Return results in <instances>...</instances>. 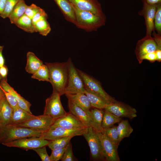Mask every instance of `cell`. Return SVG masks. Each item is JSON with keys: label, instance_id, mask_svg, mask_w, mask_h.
Returning a JSON list of instances; mask_svg holds the SVG:
<instances>
[{"label": "cell", "instance_id": "obj_1", "mask_svg": "<svg viewBox=\"0 0 161 161\" xmlns=\"http://www.w3.org/2000/svg\"><path fill=\"white\" fill-rule=\"evenodd\" d=\"M49 74V82L53 88V92L61 96L65 94L68 74V61L62 63H47Z\"/></svg>", "mask_w": 161, "mask_h": 161}, {"label": "cell", "instance_id": "obj_2", "mask_svg": "<svg viewBox=\"0 0 161 161\" xmlns=\"http://www.w3.org/2000/svg\"><path fill=\"white\" fill-rule=\"evenodd\" d=\"M72 4L75 15V25L78 28L86 31L91 32L96 31L105 24V16H101L90 11L81 10Z\"/></svg>", "mask_w": 161, "mask_h": 161}, {"label": "cell", "instance_id": "obj_3", "mask_svg": "<svg viewBox=\"0 0 161 161\" xmlns=\"http://www.w3.org/2000/svg\"><path fill=\"white\" fill-rule=\"evenodd\" d=\"M42 133L40 131L16 125L7 124L0 127V144L3 145L25 137H39Z\"/></svg>", "mask_w": 161, "mask_h": 161}, {"label": "cell", "instance_id": "obj_4", "mask_svg": "<svg viewBox=\"0 0 161 161\" xmlns=\"http://www.w3.org/2000/svg\"><path fill=\"white\" fill-rule=\"evenodd\" d=\"M67 61L68 74L67 83L65 89V94L84 93L85 87L77 69L75 66L70 58Z\"/></svg>", "mask_w": 161, "mask_h": 161}, {"label": "cell", "instance_id": "obj_5", "mask_svg": "<svg viewBox=\"0 0 161 161\" xmlns=\"http://www.w3.org/2000/svg\"><path fill=\"white\" fill-rule=\"evenodd\" d=\"M82 135L88 142L92 160H105L101 141L97 132L90 126L86 128Z\"/></svg>", "mask_w": 161, "mask_h": 161}, {"label": "cell", "instance_id": "obj_6", "mask_svg": "<svg viewBox=\"0 0 161 161\" xmlns=\"http://www.w3.org/2000/svg\"><path fill=\"white\" fill-rule=\"evenodd\" d=\"M60 97L58 93L52 92L46 100L44 114L49 116L55 120L67 114L62 105Z\"/></svg>", "mask_w": 161, "mask_h": 161}, {"label": "cell", "instance_id": "obj_7", "mask_svg": "<svg viewBox=\"0 0 161 161\" xmlns=\"http://www.w3.org/2000/svg\"><path fill=\"white\" fill-rule=\"evenodd\" d=\"M77 70L83 80L85 89L96 93L110 103L117 101L105 91L98 81L80 70L77 69Z\"/></svg>", "mask_w": 161, "mask_h": 161}, {"label": "cell", "instance_id": "obj_8", "mask_svg": "<svg viewBox=\"0 0 161 161\" xmlns=\"http://www.w3.org/2000/svg\"><path fill=\"white\" fill-rule=\"evenodd\" d=\"M86 128L70 130L61 126H51L47 131L42 132L40 137L49 141L68 136L73 137L75 136L82 135Z\"/></svg>", "mask_w": 161, "mask_h": 161}, {"label": "cell", "instance_id": "obj_9", "mask_svg": "<svg viewBox=\"0 0 161 161\" xmlns=\"http://www.w3.org/2000/svg\"><path fill=\"white\" fill-rule=\"evenodd\" d=\"M49 142V140L41 137H32L21 138L3 145L9 147H17L27 151L47 146Z\"/></svg>", "mask_w": 161, "mask_h": 161}, {"label": "cell", "instance_id": "obj_10", "mask_svg": "<svg viewBox=\"0 0 161 161\" xmlns=\"http://www.w3.org/2000/svg\"><path fill=\"white\" fill-rule=\"evenodd\" d=\"M55 120L49 116L43 114L39 116H35L23 123L16 125L43 132L50 128Z\"/></svg>", "mask_w": 161, "mask_h": 161}, {"label": "cell", "instance_id": "obj_11", "mask_svg": "<svg viewBox=\"0 0 161 161\" xmlns=\"http://www.w3.org/2000/svg\"><path fill=\"white\" fill-rule=\"evenodd\" d=\"M142 9L138 12L140 16H143L145 19L146 28L145 36H151L152 32L154 30V19L158 4H150L143 2Z\"/></svg>", "mask_w": 161, "mask_h": 161}, {"label": "cell", "instance_id": "obj_12", "mask_svg": "<svg viewBox=\"0 0 161 161\" xmlns=\"http://www.w3.org/2000/svg\"><path fill=\"white\" fill-rule=\"evenodd\" d=\"M104 109L120 117H125L131 119L137 116V111L135 108L118 101L107 105Z\"/></svg>", "mask_w": 161, "mask_h": 161}, {"label": "cell", "instance_id": "obj_13", "mask_svg": "<svg viewBox=\"0 0 161 161\" xmlns=\"http://www.w3.org/2000/svg\"><path fill=\"white\" fill-rule=\"evenodd\" d=\"M157 49V45L152 36H145L139 40L136 45L135 53L139 63H142V58L144 55L155 51Z\"/></svg>", "mask_w": 161, "mask_h": 161}, {"label": "cell", "instance_id": "obj_14", "mask_svg": "<svg viewBox=\"0 0 161 161\" xmlns=\"http://www.w3.org/2000/svg\"><path fill=\"white\" fill-rule=\"evenodd\" d=\"M102 145L105 160L107 161H120L117 148L118 146L112 143L103 133L97 132Z\"/></svg>", "mask_w": 161, "mask_h": 161}, {"label": "cell", "instance_id": "obj_15", "mask_svg": "<svg viewBox=\"0 0 161 161\" xmlns=\"http://www.w3.org/2000/svg\"><path fill=\"white\" fill-rule=\"evenodd\" d=\"M52 126H59L68 129H80L87 127L69 112L65 116L55 120Z\"/></svg>", "mask_w": 161, "mask_h": 161}, {"label": "cell", "instance_id": "obj_16", "mask_svg": "<svg viewBox=\"0 0 161 161\" xmlns=\"http://www.w3.org/2000/svg\"><path fill=\"white\" fill-rule=\"evenodd\" d=\"M78 9L90 11L101 16H105L98 0H68Z\"/></svg>", "mask_w": 161, "mask_h": 161}, {"label": "cell", "instance_id": "obj_17", "mask_svg": "<svg viewBox=\"0 0 161 161\" xmlns=\"http://www.w3.org/2000/svg\"><path fill=\"white\" fill-rule=\"evenodd\" d=\"M65 95L68 100L82 109L90 116V109L92 106L87 97L84 93L67 94Z\"/></svg>", "mask_w": 161, "mask_h": 161}, {"label": "cell", "instance_id": "obj_18", "mask_svg": "<svg viewBox=\"0 0 161 161\" xmlns=\"http://www.w3.org/2000/svg\"><path fill=\"white\" fill-rule=\"evenodd\" d=\"M0 84L1 87L4 91L9 92L12 94L17 100L18 106L22 109L32 113L30 110L31 104L18 93L14 89L7 83V80L2 79Z\"/></svg>", "mask_w": 161, "mask_h": 161}, {"label": "cell", "instance_id": "obj_19", "mask_svg": "<svg viewBox=\"0 0 161 161\" xmlns=\"http://www.w3.org/2000/svg\"><path fill=\"white\" fill-rule=\"evenodd\" d=\"M61 10L66 19L75 25L76 20L74 10L68 0H54Z\"/></svg>", "mask_w": 161, "mask_h": 161}, {"label": "cell", "instance_id": "obj_20", "mask_svg": "<svg viewBox=\"0 0 161 161\" xmlns=\"http://www.w3.org/2000/svg\"><path fill=\"white\" fill-rule=\"evenodd\" d=\"M35 115L19 106L13 109L11 118L8 124L17 125L23 123Z\"/></svg>", "mask_w": 161, "mask_h": 161}, {"label": "cell", "instance_id": "obj_21", "mask_svg": "<svg viewBox=\"0 0 161 161\" xmlns=\"http://www.w3.org/2000/svg\"><path fill=\"white\" fill-rule=\"evenodd\" d=\"M68 106L70 113L77 118L86 127L91 126L90 116L85 111L69 100Z\"/></svg>", "mask_w": 161, "mask_h": 161}, {"label": "cell", "instance_id": "obj_22", "mask_svg": "<svg viewBox=\"0 0 161 161\" xmlns=\"http://www.w3.org/2000/svg\"><path fill=\"white\" fill-rule=\"evenodd\" d=\"M13 109L7 102L5 96L1 100L0 111V127L8 124L12 117Z\"/></svg>", "mask_w": 161, "mask_h": 161}, {"label": "cell", "instance_id": "obj_23", "mask_svg": "<svg viewBox=\"0 0 161 161\" xmlns=\"http://www.w3.org/2000/svg\"><path fill=\"white\" fill-rule=\"evenodd\" d=\"M104 113L103 109L94 108L90 110V125L97 132H102V123Z\"/></svg>", "mask_w": 161, "mask_h": 161}, {"label": "cell", "instance_id": "obj_24", "mask_svg": "<svg viewBox=\"0 0 161 161\" xmlns=\"http://www.w3.org/2000/svg\"><path fill=\"white\" fill-rule=\"evenodd\" d=\"M27 63L25 70L29 74H33L43 64V61L32 52H28L27 55Z\"/></svg>", "mask_w": 161, "mask_h": 161}, {"label": "cell", "instance_id": "obj_25", "mask_svg": "<svg viewBox=\"0 0 161 161\" xmlns=\"http://www.w3.org/2000/svg\"><path fill=\"white\" fill-rule=\"evenodd\" d=\"M84 93L87 97L92 106L95 108L103 109L106 106L111 103L96 93L86 89Z\"/></svg>", "mask_w": 161, "mask_h": 161}, {"label": "cell", "instance_id": "obj_26", "mask_svg": "<svg viewBox=\"0 0 161 161\" xmlns=\"http://www.w3.org/2000/svg\"><path fill=\"white\" fill-rule=\"evenodd\" d=\"M27 6L24 0H20L16 4L8 18L11 24H15L18 19L24 14Z\"/></svg>", "mask_w": 161, "mask_h": 161}, {"label": "cell", "instance_id": "obj_27", "mask_svg": "<svg viewBox=\"0 0 161 161\" xmlns=\"http://www.w3.org/2000/svg\"><path fill=\"white\" fill-rule=\"evenodd\" d=\"M117 129L120 143L123 138L129 137L133 131L127 120L121 121L117 126Z\"/></svg>", "mask_w": 161, "mask_h": 161}, {"label": "cell", "instance_id": "obj_28", "mask_svg": "<svg viewBox=\"0 0 161 161\" xmlns=\"http://www.w3.org/2000/svg\"><path fill=\"white\" fill-rule=\"evenodd\" d=\"M15 24L27 32H36L32 19L25 14L18 19Z\"/></svg>", "mask_w": 161, "mask_h": 161}, {"label": "cell", "instance_id": "obj_29", "mask_svg": "<svg viewBox=\"0 0 161 161\" xmlns=\"http://www.w3.org/2000/svg\"><path fill=\"white\" fill-rule=\"evenodd\" d=\"M121 120V117L104 109L102 123V128L103 129L112 127L115 123L120 122Z\"/></svg>", "mask_w": 161, "mask_h": 161}, {"label": "cell", "instance_id": "obj_30", "mask_svg": "<svg viewBox=\"0 0 161 161\" xmlns=\"http://www.w3.org/2000/svg\"><path fill=\"white\" fill-rule=\"evenodd\" d=\"M32 78L39 81L49 82V74L48 68L45 64H42L31 76Z\"/></svg>", "mask_w": 161, "mask_h": 161}, {"label": "cell", "instance_id": "obj_31", "mask_svg": "<svg viewBox=\"0 0 161 161\" xmlns=\"http://www.w3.org/2000/svg\"><path fill=\"white\" fill-rule=\"evenodd\" d=\"M72 138L70 136L49 141L47 146L51 150L66 148Z\"/></svg>", "mask_w": 161, "mask_h": 161}, {"label": "cell", "instance_id": "obj_32", "mask_svg": "<svg viewBox=\"0 0 161 161\" xmlns=\"http://www.w3.org/2000/svg\"><path fill=\"white\" fill-rule=\"evenodd\" d=\"M101 132L104 134L112 143L118 146L120 143L116 126L114 125L112 127L103 129Z\"/></svg>", "mask_w": 161, "mask_h": 161}, {"label": "cell", "instance_id": "obj_33", "mask_svg": "<svg viewBox=\"0 0 161 161\" xmlns=\"http://www.w3.org/2000/svg\"><path fill=\"white\" fill-rule=\"evenodd\" d=\"M36 32L43 36H46L50 32L51 28L47 19L41 20L34 25Z\"/></svg>", "mask_w": 161, "mask_h": 161}, {"label": "cell", "instance_id": "obj_34", "mask_svg": "<svg viewBox=\"0 0 161 161\" xmlns=\"http://www.w3.org/2000/svg\"><path fill=\"white\" fill-rule=\"evenodd\" d=\"M20 0H7L5 6L0 16L3 18H9L12 10Z\"/></svg>", "mask_w": 161, "mask_h": 161}, {"label": "cell", "instance_id": "obj_35", "mask_svg": "<svg viewBox=\"0 0 161 161\" xmlns=\"http://www.w3.org/2000/svg\"><path fill=\"white\" fill-rule=\"evenodd\" d=\"M154 30H156L157 34L161 35V3L157 6L154 18Z\"/></svg>", "mask_w": 161, "mask_h": 161}, {"label": "cell", "instance_id": "obj_36", "mask_svg": "<svg viewBox=\"0 0 161 161\" xmlns=\"http://www.w3.org/2000/svg\"><path fill=\"white\" fill-rule=\"evenodd\" d=\"M61 161H74L76 159L74 156L71 143L70 142L66 147L63 156L61 159Z\"/></svg>", "mask_w": 161, "mask_h": 161}, {"label": "cell", "instance_id": "obj_37", "mask_svg": "<svg viewBox=\"0 0 161 161\" xmlns=\"http://www.w3.org/2000/svg\"><path fill=\"white\" fill-rule=\"evenodd\" d=\"M66 148H58L52 150V152L49 156L50 161H58L62 158Z\"/></svg>", "mask_w": 161, "mask_h": 161}, {"label": "cell", "instance_id": "obj_38", "mask_svg": "<svg viewBox=\"0 0 161 161\" xmlns=\"http://www.w3.org/2000/svg\"><path fill=\"white\" fill-rule=\"evenodd\" d=\"M41 8L35 4H32L30 5L27 6L24 14L32 19L34 16Z\"/></svg>", "mask_w": 161, "mask_h": 161}, {"label": "cell", "instance_id": "obj_39", "mask_svg": "<svg viewBox=\"0 0 161 161\" xmlns=\"http://www.w3.org/2000/svg\"><path fill=\"white\" fill-rule=\"evenodd\" d=\"M46 146L39 147L33 150L38 154L42 161H50Z\"/></svg>", "mask_w": 161, "mask_h": 161}, {"label": "cell", "instance_id": "obj_40", "mask_svg": "<svg viewBox=\"0 0 161 161\" xmlns=\"http://www.w3.org/2000/svg\"><path fill=\"white\" fill-rule=\"evenodd\" d=\"M3 91L6 98L12 109H13L18 106V102L15 97L10 93Z\"/></svg>", "mask_w": 161, "mask_h": 161}, {"label": "cell", "instance_id": "obj_41", "mask_svg": "<svg viewBox=\"0 0 161 161\" xmlns=\"http://www.w3.org/2000/svg\"><path fill=\"white\" fill-rule=\"evenodd\" d=\"M48 16L44 10L41 8L33 17L32 19L33 25L38 21L43 19H47Z\"/></svg>", "mask_w": 161, "mask_h": 161}, {"label": "cell", "instance_id": "obj_42", "mask_svg": "<svg viewBox=\"0 0 161 161\" xmlns=\"http://www.w3.org/2000/svg\"><path fill=\"white\" fill-rule=\"evenodd\" d=\"M152 33V37L157 45V49L161 50V35L157 34L154 30Z\"/></svg>", "mask_w": 161, "mask_h": 161}, {"label": "cell", "instance_id": "obj_43", "mask_svg": "<svg viewBox=\"0 0 161 161\" xmlns=\"http://www.w3.org/2000/svg\"><path fill=\"white\" fill-rule=\"evenodd\" d=\"M155 51L148 53L144 55L142 58L143 60H147L151 62L155 61H156V56Z\"/></svg>", "mask_w": 161, "mask_h": 161}, {"label": "cell", "instance_id": "obj_44", "mask_svg": "<svg viewBox=\"0 0 161 161\" xmlns=\"http://www.w3.org/2000/svg\"><path fill=\"white\" fill-rule=\"evenodd\" d=\"M8 71L7 67L5 64L0 68V75L1 76L2 79L7 80V76Z\"/></svg>", "mask_w": 161, "mask_h": 161}, {"label": "cell", "instance_id": "obj_45", "mask_svg": "<svg viewBox=\"0 0 161 161\" xmlns=\"http://www.w3.org/2000/svg\"><path fill=\"white\" fill-rule=\"evenodd\" d=\"M4 46H0V68L4 65L5 60L2 54Z\"/></svg>", "mask_w": 161, "mask_h": 161}, {"label": "cell", "instance_id": "obj_46", "mask_svg": "<svg viewBox=\"0 0 161 161\" xmlns=\"http://www.w3.org/2000/svg\"><path fill=\"white\" fill-rule=\"evenodd\" d=\"M142 2H145L150 4H157L161 3V0H141Z\"/></svg>", "mask_w": 161, "mask_h": 161}, {"label": "cell", "instance_id": "obj_47", "mask_svg": "<svg viewBox=\"0 0 161 161\" xmlns=\"http://www.w3.org/2000/svg\"><path fill=\"white\" fill-rule=\"evenodd\" d=\"M7 0H0V14H1L4 9Z\"/></svg>", "mask_w": 161, "mask_h": 161}, {"label": "cell", "instance_id": "obj_48", "mask_svg": "<svg viewBox=\"0 0 161 161\" xmlns=\"http://www.w3.org/2000/svg\"><path fill=\"white\" fill-rule=\"evenodd\" d=\"M156 56V61L158 62L161 61V50L156 49L155 51Z\"/></svg>", "mask_w": 161, "mask_h": 161}, {"label": "cell", "instance_id": "obj_49", "mask_svg": "<svg viewBox=\"0 0 161 161\" xmlns=\"http://www.w3.org/2000/svg\"><path fill=\"white\" fill-rule=\"evenodd\" d=\"M5 96L3 89L0 86V102Z\"/></svg>", "mask_w": 161, "mask_h": 161}, {"label": "cell", "instance_id": "obj_50", "mask_svg": "<svg viewBox=\"0 0 161 161\" xmlns=\"http://www.w3.org/2000/svg\"><path fill=\"white\" fill-rule=\"evenodd\" d=\"M1 100H1V101H0V111L1 110Z\"/></svg>", "mask_w": 161, "mask_h": 161}, {"label": "cell", "instance_id": "obj_51", "mask_svg": "<svg viewBox=\"0 0 161 161\" xmlns=\"http://www.w3.org/2000/svg\"><path fill=\"white\" fill-rule=\"evenodd\" d=\"M2 79V77L1 76V75H0V82ZM0 86H1L0 85Z\"/></svg>", "mask_w": 161, "mask_h": 161}]
</instances>
